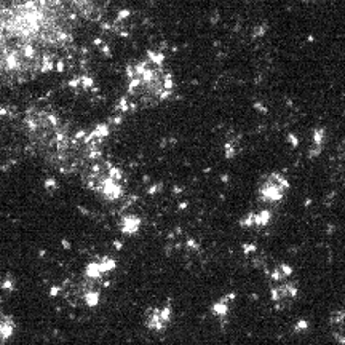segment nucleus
<instances>
[{
	"mask_svg": "<svg viewBox=\"0 0 345 345\" xmlns=\"http://www.w3.org/2000/svg\"><path fill=\"white\" fill-rule=\"evenodd\" d=\"M171 318H172V310L170 305L150 307L146 310V315H144V323L154 333H162V331L168 328Z\"/></svg>",
	"mask_w": 345,
	"mask_h": 345,
	"instance_id": "obj_5",
	"label": "nucleus"
},
{
	"mask_svg": "<svg viewBox=\"0 0 345 345\" xmlns=\"http://www.w3.org/2000/svg\"><path fill=\"white\" fill-rule=\"evenodd\" d=\"M86 187L106 200H117L123 195V172L112 163L98 162L85 170Z\"/></svg>",
	"mask_w": 345,
	"mask_h": 345,
	"instance_id": "obj_2",
	"label": "nucleus"
},
{
	"mask_svg": "<svg viewBox=\"0 0 345 345\" xmlns=\"http://www.w3.org/2000/svg\"><path fill=\"white\" fill-rule=\"evenodd\" d=\"M297 294H299V288L292 282V277L272 280L270 297L277 308H285L288 305H291L297 299Z\"/></svg>",
	"mask_w": 345,
	"mask_h": 345,
	"instance_id": "obj_4",
	"label": "nucleus"
},
{
	"mask_svg": "<svg viewBox=\"0 0 345 345\" xmlns=\"http://www.w3.org/2000/svg\"><path fill=\"white\" fill-rule=\"evenodd\" d=\"M115 261L114 259H109V257H104V259H99V261H95V262H90L88 265H86L85 269V277L91 280V282H96V280H99L103 275H106V273H109L115 269Z\"/></svg>",
	"mask_w": 345,
	"mask_h": 345,
	"instance_id": "obj_6",
	"label": "nucleus"
},
{
	"mask_svg": "<svg viewBox=\"0 0 345 345\" xmlns=\"http://www.w3.org/2000/svg\"><path fill=\"white\" fill-rule=\"evenodd\" d=\"M14 291V282L10 275L0 272V294H10Z\"/></svg>",
	"mask_w": 345,
	"mask_h": 345,
	"instance_id": "obj_10",
	"label": "nucleus"
},
{
	"mask_svg": "<svg viewBox=\"0 0 345 345\" xmlns=\"http://www.w3.org/2000/svg\"><path fill=\"white\" fill-rule=\"evenodd\" d=\"M128 77L129 95L144 104L160 103L172 91L171 75L162 69L160 61H152V58L129 67Z\"/></svg>",
	"mask_w": 345,
	"mask_h": 345,
	"instance_id": "obj_1",
	"label": "nucleus"
},
{
	"mask_svg": "<svg viewBox=\"0 0 345 345\" xmlns=\"http://www.w3.org/2000/svg\"><path fill=\"white\" fill-rule=\"evenodd\" d=\"M235 300L233 296H224L222 299H219L216 304L213 305V313L216 316H219V318H226L229 310H230V304Z\"/></svg>",
	"mask_w": 345,
	"mask_h": 345,
	"instance_id": "obj_9",
	"label": "nucleus"
},
{
	"mask_svg": "<svg viewBox=\"0 0 345 345\" xmlns=\"http://www.w3.org/2000/svg\"><path fill=\"white\" fill-rule=\"evenodd\" d=\"M138 226H139V221L136 218H126V226L123 227V230L126 233H134L136 230H138Z\"/></svg>",
	"mask_w": 345,
	"mask_h": 345,
	"instance_id": "obj_11",
	"label": "nucleus"
},
{
	"mask_svg": "<svg viewBox=\"0 0 345 345\" xmlns=\"http://www.w3.org/2000/svg\"><path fill=\"white\" fill-rule=\"evenodd\" d=\"M272 214L269 210H261V211H253L248 213L244 218H241L240 224L243 227H265L270 222Z\"/></svg>",
	"mask_w": 345,
	"mask_h": 345,
	"instance_id": "obj_7",
	"label": "nucleus"
},
{
	"mask_svg": "<svg viewBox=\"0 0 345 345\" xmlns=\"http://www.w3.org/2000/svg\"><path fill=\"white\" fill-rule=\"evenodd\" d=\"M14 329H16V323H14L13 316L0 312V345H5L6 341L11 339Z\"/></svg>",
	"mask_w": 345,
	"mask_h": 345,
	"instance_id": "obj_8",
	"label": "nucleus"
},
{
	"mask_svg": "<svg viewBox=\"0 0 345 345\" xmlns=\"http://www.w3.org/2000/svg\"><path fill=\"white\" fill-rule=\"evenodd\" d=\"M291 189V184L288 181V177L278 171H272L269 174H265L261 182L257 185V195L259 200L264 203H278L285 198V195Z\"/></svg>",
	"mask_w": 345,
	"mask_h": 345,
	"instance_id": "obj_3",
	"label": "nucleus"
}]
</instances>
